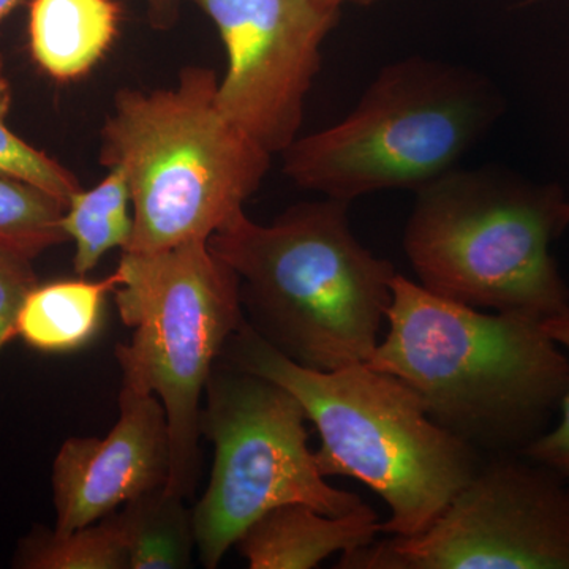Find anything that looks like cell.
Wrapping results in <instances>:
<instances>
[{"label":"cell","instance_id":"6da1fadb","mask_svg":"<svg viewBox=\"0 0 569 569\" xmlns=\"http://www.w3.org/2000/svg\"><path fill=\"white\" fill-rule=\"evenodd\" d=\"M387 325L367 365L413 389L432 421L485 458L520 455L559 417L569 355L542 321L482 312L397 274Z\"/></svg>","mask_w":569,"mask_h":569},{"label":"cell","instance_id":"7a4b0ae2","mask_svg":"<svg viewBox=\"0 0 569 569\" xmlns=\"http://www.w3.org/2000/svg\"><path fill=\"white\" fill-rule=\"evenodd\" d=\"M348 204H296L269 224L242 213L208 241L238 276L247 325L296 365L323 372L372 358L397 276L356 238Z\"/></svg>","mask_w":569,"mask_h":569},{"label":"cell","instance_id":"3957f363","mask_svg":"<svg viewBox=\"0 0 569 569\" xmlns=\"http://www.w3.org/2000/svg\"><path fill=\"white\" fill-rule=\"evenodd\" d=\"M223 356L301 402L320 433L321 475L358 479L388 505L381 533L408 538L429 529L485 460L432 421L413 389L367 362L331 372L296 365L246 320Z\"/></svg>","mask_w":569,"mask_h":569},{"label":"cell","instance_id":"277c9868","mask_svg":"<svg viewBox=\"0 0 569 569\" xmlns=\"http://www.w3.org/2000/svg\"><path fill=\"white\" fill-rule=\"evenodd\" d=\"M100 140V163L119 168L132 194L122 252L209 241L246 213L271 167L272 153L224 114L206 67H186L171 88L116 93Z\"/></svg>","mask_w":569,"mask_h":569},{"label":"cell","instance_id":"5b68a950","mask_svg":"<svg viewBox=\"0 0 569 569\" xmlns=\"http://www.w3.org/2000/svg\"><path fill=\"white\" fill-rule=\"evenodd\" d=\"M417 193L403 250L426 290L539 321L568 312L569 288L550 253L569 227L557 183L455 168Z\"/></svg>","mask_w":569,"mask_h":569},{"label":"cell","instance_id":"8992f818","mask_svg":"<svg viewBox=\"0 0 569 569\" xmlns=\"http://www.w3.org/2000/svg\"><path fill=\"white\" fill-rule=\"evenodd\" d=\"M500 111L493 86L475 71L413 56L385 67L346 119L298 137L283 171L348 203L381 190L418 192L455 170Z\"/></svg>","mask_w":569,"mask_h":569},{"label":"cell","instance_id":"52a82bcc","mask_svg":"<svg viewBox=\"0 0 569 569\" xmlns=\"http://www.w3.org/2000/svg\"><path fill=\"white\" fill-rule=\"evenodd\" d=\"M114 290L130 343L116 348L123 385L159 397L170 429L167 489L183 498L198 475L201 396L213 365L241 328L244 309L233 269L192 241L152 253L122 252Z\"/></svg>","mask_w":569,"mask_h":569},{"label":"cell","instance_id":"ba28073f","mask_svg":"<svg viewBox=\"0 0 569 569\" xmlns=\"http://www.w3.org/2000/svg\"><path fill=\"white\" fill-rule=\"evenodd\" d=\"M306 410L269 378L224 365L206 385L200 432L216 458L204 496L193 508L201 563L219 567L247 529L277 507L305 503L329 516L347 515L365 501L332 488L309 448Z\"/></svg>","mask_w":569,"mask_h":569},{"label":"cell","instance_id":"9c48e42d","mask_svg":"<svg viewBox=\"0 0 569 569\" xmlns=\"http://www.w3.org/2000/svg\"><path fill=\"white\" fill-rule=\"evenodd\" d=\"M389 539L400 569H569V488L522 452L488 456L429 529Z\"/></svg>","mask_w":569,"mask_h":569},{"label":"cell","instance_id":"30bf717a","mask_svg":"<svg viewBox=\"0 0 569 569\" xmlns=\"http://www.w3.org/2000/svg\"><path fill=\"white\" fill-rule=\"evenodd\" d=\"M211 18L227 51L224 114L269 153L298 140L321 47L339 9L320 0H190Z\"/></svg>","mask_w":569,"mask_h":569},{"label":"cell","instance_id":"8fae6325","mask_svg":"<svg viewBox=\"0 0 569 569\" xmlns=\"http://www.w3.org/2000/svg\"><path fill=\"white\" fill-rule=\"evenodd\" d=\"M119 410L107 437L69 438L56 456L51 482L58 533L91 526L168 485L170 429L159 397L122 385Z\"/></svg>","mask_w":569,"mask_h":569},{"label":"cell","instance_id":"7c38bea8","mask_svg":"<svg viewBox=\"0 0 569 569\" xmlns=\"http://www.w3.org/2000/svg\"><path fill=\"white\" fill-rule=\"evenodd\" d=\"M381 522L369 505L329 516L305 503L282 505L254 520L236 541L252 569H310L337 552L377 539Z\"/></svg>","mask_w":569,"mask_h":569},{"label":"cell","instance_id":"4fadbf2b","mask_svg":"<svg viewBox=\"0 0 569 569\" xmlns=\"http://www.w3.org/2000/svg\"><path fill=\"white\" fill-rule=\"evenodd\" d=\"M119 20L121 10L112 0H32L33 61L54 80H78L110 50Z\"/></svg>","mask_w":569,"mask_h":569},{"label":"cell","instance_id":"5bb4252c","mask_svg":"<svg viewBox=\"0 0 569 569\" xmlns=\"http://www.w3.org/2000/svg\"><path fill=\"white\" fill-rule=\"evenodd\" d=\"M121 268L103 280H59L36 284L22 302L17 335L43 353L81 350L102 326L104 299L122 283Z\"/></svg>","mask_w":569,"mask_h":569},{"label":"cell","instance_id":"9a60e30c","mask_svg":"<svg viewBox=\"0 0 569 569\" xmlns=\"http://www.w3.org/2000/svg\"><path fill=\"white\" fill-rule=\"evenodd\" d=\"M167 486L149 490L126 503L121 516L129 550V569H183L192 567L197 549L193 509Z\"/></svg>","mask_w":569,"mask_h":569},{"label":"cell","instance_id":"2e32d148","mask_svg":"<svg viewBox=\"0 0 569 569\" xmlns=\"http://www.w3.org/2000/svg\"><path fill=\"white\" fill-rule=\"evenodd\" d=\"M132 194L126 174L110 168L96 187L70 198L62 228L74 242L73 268L84 277L112 249L126 250L133 233Z\"/></svg>","mask_w":569,"mask_h":569},{"label":"cell","instance_id":"e0dca14e","mask_svg":"<svg viewBox=\"0 0 569 569\" xmlns=\"http://www.w3.org/2000/svg\"><path fill=\"white\" fill-rule=\"evenodd\" d=\"M21 569H129V550L121 516L107 518L70 533L33 527L13 560Z\"/></svg>","mask_w":569,"mask_h":569},{"label":"cell","instance_id":"ac0fdd59","mask_svg":"<svg viewBox=\"0 0 569 569\" xmlns=\"http://www.w3.org/2000/svg\"><path fill=\"white\" fill-rule=\"evenodd\" d=\"M66 204L31 183L0 178V249L33 260L69 242L62 228Z\"/></svg>","mask_w":569,"mask_h":569},{"label":"cell","instance_id":"d6986e66","mask_svg":"<svg viewBox=\"0 0 569 569\" xmlns=\"http://www.w3.org/2000/svg\"><path fill=\"white\" fill-rule=\"evenodd\" d=\"M10 104L11 89L0 59V178L31 183L67 206L80 192L81 183L61 163L11 132L6 122Z\"/></svg>","mask_w":569,"mask_h":569},{"label":"cell","instance_id":"ffe728a7","mask_svg":"<svg viewBox=\"0 0 569 569\" xmlns=\"http://www.w3.org/2000/svg\"><path fill=\"white\" fill-rule=\"evenodd\" d=\"M546 332L569 355V310L542 321ZM527 458L549 467L565 479L569 488V388L561 403L559 422L550 427L522 452Z\"/></svg>","mask_w":569,"mask_h":569},{"label":"cell","instance_id":"44dd1931","mask_svg":"<svg viewBox=\"0 0 569 569\" xmlns=\"http://www.w3.org/2000/svg\"><path fill=\"white\" fill-rule=\"evenodd\" d=\"M39 284L31 260L0 249V351L17 337L18 316L26 296Z\"/></svg>","mask_w":569,"mask_h":569},{"label":"cell","instance_id":"7402d4cb","mask_svg":"<svg viewBox=\"0 0 569 569\" xmlns=\"http://www.w3.org/2000/svg\"><path fill=\"white\" fill-rule=\"evenodd\" d=\"M181 0H146L151 11V20L159 28H168L173 24L178 6Z\"/></svg>","mask_w":569,"mask_h":569},{"label":"cell","instance_id":"603a6c76","mask_svg":"<svg viewBox=\"0 0 569 569\" xmlns=\"http://www.w3.org/2000/svg\"><path fill=\"white\" fill-rule=\"evenodd\" d=\"M21 2H24V0H0V21H2L3 18L9 17L11 11L17 9Z\"/></svg>","mask_w":569,"mask_h":569},{"label":"cell","instance_id":"cb8c5ba5","mask_svg":"<svg viewBox=\"0 0 569 569\" xmlns=\"http://www.w3.org/2000/svg\"><path fill=\"white\" fill-rule=\"evenodd\" d=\"M325 6L332 7V9H340V6L343 3H358V6H370V3L376 2V0H320Z\"/></svg>","mask_w":569,"mask_h":569}]
</instances>
